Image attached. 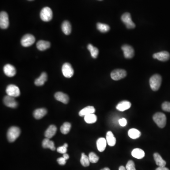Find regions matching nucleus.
I'll use <instances>...</instances> for the list:
<instances>
[{
	"label": "nucleus",
	"instance_id": "nucleus-1",
	"mask_svg": "<svg viewBox=\"0 0 170 170\" xmlns=\"http://www.w3.org/2000/svg\"><path fill=\"white\" fill-rule=\"evenodd\" d=\"M21 134V130L18 127L13 126L9 128L8 130L7 138L9 142H13L16 140Z\"/></svg>",
	"mask_w": 170,
	"mask_h": 170
},
{
	"label": "nucleus",
	"instance_id": "nucleus-2",
	"mask_svg": "<svg viewBox=\"0 0 170 170\" xmlns=\"http://www.w3.org/2000/svg\"><path fill=\"white\" fill-rule=\"evenodd\" d=\"M162 83V77L159 74L153 75L150 78L149 84L151 89L154 91H157L160 88Z\"/></svg>",
	"mask_w": 170,
	"mask_h": 170
},
{
	"label": "nucleus",
	"instance_id": "nucleus-3",
	"mask_svg": "<svg viewBox=\"0 0 170 170\" xmlns=\"http://www.w3.org/2000/svg\"><path fill=\"white\" fill-rule=\"evenodd\" d=\"M153 120L159 128H163L166 124V117L162 112H157L153 116Z\"/></svg>",
	"mask_w": 170,
	"mask_h": 170
},
{
	"label": "nucleus",
	"instance_id": "nucleus-4",
	"mask_svg": "<svg viewBox=\"0 0 170 170\" xmlns=\"http://www.w3.org/2000/svg\"><path fill=\"white\" fill-rule=\"evenodd\" d=\"M40 16L43 21H50L53 18V11L48 7H45L42 9Z\"/></svg>",
	"mask_w": 170,
	"mask_h": 170
},
{
	"label": "nucleus",
	"instance_id": "nucleus-5",
	"mask_svg": "<svg viewBox=\"0 0 170 170\" xmlns=\"http://www.w3.org/2000/svg\"><path fill=\"white\" fill-rule=\"evenodd\" d=\"M121 20L128 29H133L136 27L134 23L132 21L131 15L129 13H124L121 17Z\"/></svg>",
	"mask_w": 170,
	"mask_h": 170
},
{
	"label": "nucleus",
	"instance_id": "nucleus-6",
	"mask_svg": "<svg viewBox=\"0 0 170 170\" xmlns=\"http://www.w3.org/2000/svg\"><path fill=\"white\" fill-rule=\"evenodd\" d=\"M35 37L31 34H26L23 36L21 40V43L23 47H30L35 42Z\"/></svg>",
	"mask_w": 170,
	"mask_h": 170
},
{
	"label": "nucleus",
	"instance_id": "nucleus-7",
	"mask_svg": "<svg viewBox=\"0 0 170 170\" xmlns=\"http://www.w3.org/2000/svg\"><path fill=\"white\" fill-rule=\"evenodd\" d=\"M6 92L8 96L13 97H18L21 95L19 88L14 85H9L7 87Z\"/></svg>",
	"mask_w": 170,
	"mask_h": 170
},
{
	"label": "nucleus",
	"instance_id": "nucleus-8",
	"mask_svg": "<svg viewBox=\"0 0 170 170\" xmlns=\"http://www.w3.org/2000/svg\"><path fill=\"white\" fill-rule=\"evenodd\" d=\"M127 76L126 70L123 69H116L113 70L111 73V77L114 81H119L124 78Z\"/></svg>",
	"mask_w": 170,
	"mask_h": 170
},
{
	"label": "nucleus",
	"instance_id": "nucleus-9",
	"mask_svg": "<svg viewBox=\"0 0 170 170\" xmlns=\"http://www.w3.org/2000/svg\"><path fill=\"white\" fill-rule=\"evenodd\" d=\"M62 72L63 76L67 78H70L74 74V70L69 63H65L62 66Z\"/></svg>",
	"mask_w": 170,
	"mask_h": 170
},
{
	"label": "nucleus",
	"instance_id": "nucleus-10",
	"mask_svg": "<svg viewBox=\"0 0 170 170\" xmlns=\"http://www.w3.org/2000/svg\"><path fill=\"white\" fill-rule=\"evenodd\" d=\"M9 26V20L7 13L2 11L0 14V27L2 29H6Z\"/></svg>",
	"mask_w": 170,
	"mask_h": 170
},
{
	"label": "nucleus",
	"instance_id": "nucleus-11",
	"mask_svg": "<svg viewBox=\"0 0 170 170\" xmlns=\"http://www.w3.org/2000/svg\"><path fill=\"white\" fill-rule=\"evenodd\" d=\"M124 56L126 59H131L134 56V50L132 47L128 44H124L122 47Z\"/></svg>",
	"mask_w": 170,
	"mask_h": 170
},
{
	"label": "nucleus",
	"instance_id": "nucleus-12",
	"mask_svg": "<svg viewBox=\"0 0 170 170\" xmlns=\"http://www.w3.org/2000/svg\"><path fill=\"white\" fill-rule=\"evenodd\" d=\"M3 103L6 106L12 108H15L18 106V103L16 101L15 97L10 96H5L3 98Z\"/></svg>",
	"mask_w": 170,
	"mask_h": 170
},
{
	"label": "nucleus",
	"instance_id": "nucleus-13",
	"mask_svg": "<svg viewBox=\"0 0 170 170\" xmlns=\"http://www.w3.org/2000/svg\"><path fill=\"white\" fill-rule=\"evenodd\" d=\"M153 57L154 59H157L159 61L165 62L170 59V55L168 52L162 51L154 54L153 55Z\"/></svg>",
	"mask_w": 170,
	"mask_h": 170
},
{
	"label": "nucleus",
	"instance_id": "nucleus-14",
	"mask_svg": "<svg viewBox=\"0 0 170 170\" xmlns=\"http://www.w3.org/2000/svg\"><path fill=\"white\" fill-rule=\"evenodd\" d=\"M3 71L7 76L12 77L16 74V70L13 65L10 64H6L3 67Z\"/></svg>",
	"mask_w": 170,
	"mask_h": 170
},
{
	"label": "nucleus",
	"instance_id": "nucleus-15",
	"mask_svg": "<svg viewBox=\"0 0 170 170\" xmlns=\"http://www.w3.org/2000/svg\"><path fill=\"white\" fill-rule=\"evenodd\" d=\"M55 97L57 101H60L64 104H67L69 101V97L68 95L62 92H57L55 95Z\"/></svg>",
	"mask_w": 170,
	"mask_h": 170
},
{
	"label": "nucleus",
	"instance_id": "nucleus-16",
	"mask_svg": "<svg viewBox=\"0 0 170 170\" xmlns=\"http://www.w3.org/2000/svg\"><path fill=\"white\" fill-rule=\"evenodd\" d=\"M131 106V104L129 101H123L117 105L116 109L120 111H123L130 109Z\"/></svg>",
	"mask_w": 170,
	"mask_h": 170
},
{
	"label": "nucleus",
	"instance_id": "nucleus-17",
	"mask_svg": "<svg viewBox=\"0 0 170 170\" xmlns=\"http://www.w3.org/2000/svg\"><path fill=\"white\" fill-rule=\"evenodd\" d=\"M57 131V128L54 125H51L47 129L44 133V136L46 138H53Z\"/></svg>",
	"mask_w": 170,
	"mask_h": 170
},
{
	"label": "nucleus",
	"instance_id": "nucleus-18",
	"mask_svg": "<svg viewBox=\"0 0 170 170\" xmlns=\"http://www.w3.org/2000/svg\"><path fill=\"white\" fill-rule=\"evenodd\" d=\"M47 109L45 108H39L35 110L33 112V115L35 118L39 120L42 118L45 115H47Z\"/></svg>",
	"mask_w": 170,
	"mask_h": 170
},
{
	"label": "nucleus",
	"instance_id": "nucleus-19",
	"mask_svg": "<svg viewBox=\"0 0 170 170\" xmlns=\"http://www.w3.org/2000/svg\"><path fill=\"white\" fill-rule=\"evenodd\" d=\"M106 141L109 146H113L115 145L116 139L111 131H108L106 133Z\"/></svg>",
	"mask_w": 170,
	"mask_h": 170
},
{
	"label": "nucleus",
	"instance_id": "nucleus-20",
	"mask_svg": "<svg viewBox=\"0 0 170 170\" xmlns=\"http://www.w3.org/2000/svg\"><path fill=\"white\" fill-rule=\"evenodd\" d=\"M96 110L93 106H88L82 109L79 112V115L81 117L85 116L91 113H95Z\"/></svg>",
	"mask_w": 170,
	"mask_h": 170
},
{
	"label": "nucleus",
	"instance_id": "nucleus-21",
	"mask_svg": "<svg viewBox=\"0 0 170 170\" xmlns=\"http://www.w3.org/2000/svg\"><path fill=\"white\" fill-rule=\"evenodd\" d=\"M47 80V75L43 72L41 74L40 76L36 78L35 81V84L37 86H41L44 85V83Z\"/></svg>",
	"mask_w": 170,
	"mask_h": 170
},
{
	"label": "nucleus",
	"instance_id": "nucleus-22",
	"mask_svg": "<svg viewBox=\"0 0 170 170\" xmlns=\"http://www.w3.org/2000/svg\"><path fill=\"white\" fill-rule=\"evenodd\" d=\"M107 144L106 139L104 138H101L98 139L96 141V145L98 151L101 152H103L106 148Z\"/></svg>",
	"mask_w": 170,
	"mask_h": 170
},
{
	"label": "nucleus",
	"instance_id": "nucleus-23",
	"mask_svg": "<svg viewBox=\"0 0 170 170\" xmlns=\"http://www.w3.org/2000/svg\"><path fill=\"white\" fill-rule=\"evenodd\" d=\"M42 146L44 149H49L53 151L55 150V143L53 141L50 140L49 138H46L43 139L42 142Z\"/></svg>",
	"mask_w": 170,
	"mask_h": 170
},
{
	"label": "nucleus",
	"instance_id": "nucleus-24",
	"mask_svg": "<svg viewBox=\"0 0 170 170\" xmlns=\"http://www.w3.org/2000/svg\"><path fill=\"white\" fill-rule=\"evenodd\" d=\"M154 157L157 165L159 167H165L166 164V162L162 158L161 156L158 153H155L154 154Z\"/></svg>",
	"mask_w": 170,
	"mask_h": 170
},
{
	"label": "nucleus",
	"instance_id": "nucleus-25",
	"mask_svg": "<svg viewBox=\"0 0 170 170\" xmlns=\"http://www.w3.org/2000/svg\"><path fill=\"white\" fill-rule=\"evenodd\" d=\"M50 46V43L46 41L40 40L36 43V47L40 51H44L47 49Z\"/></svg>",
	"mask_w": 170,
	"mask_h": 170
},
{
	"label": "nucleus",
	"instance_id": "nucleus-26",
	"mask_svg": "<svg viewBox=\"0 0 170 170\" xmlns=\"http://www.w3.org/2000/svg\"><path fill=\"white\" fill-rule=\"evenodd\" d=\"M62 29L65 35H70L71 31V27L70 23L68 21H64L62 24Z\"/></svg>",
	"mask_w": 170,
	"mask_h": 170
},
{
	"label": "nucleus",
	"instance_id": "nucleus-27",
	"mask_svg": "<svg viewBox=\"0 0 170 170\" xmlns=\"http://www.w3.org/2000/svg\"><path fill=\"white\" fill-rule=\"evenodd\" d=\"M132 157L138 159L143 158L145 157L144 151L140 149H135L131 152Z\"/></svg>",
	"mask_w": 170,
	"mask_h": 170
},
{
	"label": "nucleus",
	"instance_id": "nucleus-28",
	"mask_svg": "<svg viewBox=\"0 0 170 170\" xmlns=\"http://www.w3.org/2000/svg\"><path fill=\"white\" fill-rule=\"evenodd\" d=\"M141 132L136 129H131L128 131V135L132 139L139 138L141 136Z\"/></svg>",
	"mask_w": 170,
	"mask_h": 170
},
{
	"label": "nucleus",
	"instance_id": "nucleus-29",
	"mask_svg": "<svg viewBox=\"0 0 170 170\" xmlns=\"http://www.w3.org/2000/svg\"><path fill=\"white\" fill-rule=\"evenodd\" d=\"M88 49L89 51L91 56L93 58L96 59V58H97V56H98V54H99V50H98L97 48L94 47L91 44H89L88 45Z\"/></svg>",
	"mask_w": 170,
	"mask_h": 170
},
{
	"label": "nucleus",
	"instance_id": "nucleus-30",
	"mask_svg": "<svg viewBox=\"0 0 170 170\" xmlns=\"http://www.w3.org/2000/svg\"><path fill=\"white\" fill-rule=\"evenodd\" d=\"M97 119V116L94 113H91L84 116L85 121L87 123H94L96 122Z\"/></svg>",
	"mask_w": 170,
	"mask_h": 170
},
{
	"label": "nucleus",
	"instance_id": "nucleus-31",
	"mask_svg": "<svg viewBox=\"0 0 170 170\" xmlns=\"http://www.w3.org/2000/svg\"><path fill=\"white\" fill-rule=\"evenodd\" d=\"M97 29L102 33H106L108 32L110 29L109 26L107 24H103L101 23H98L96 25Z\"/></svg>",
	"mask_w": 170,
	"mask_h": 170
},
{
	"label": "nucleus",
	"instance_id": "nucleus-32",
	"mask_svg": "<svg viewBox=\"0 0 170 170\" xmlns=\"http://www.w3.org/2000/svg\"><path fill=\"white\" fill-rule=\"evenodd\" d=\"M70 128H71V124L70 123L66 122L61 126L60 130L62 134H67L70 131Z\"/></svg>",
	"mask_w": 170,
	"mask_h": 170
},
{
	"label": "nucleus",
	"instance_id": "nucleus-33",
	"mask_svg": "<svg viewBox=\"0 0 170 170\" xmlns=\"http://www.w3.org/2000/svg\"><path fill=\"white\" fill-rule=\"evenodd\" d=\"M81 163L82 165L84 167H88L90 165L89 159V157L85 155L84 153H82L81 155Z\"/></svg>",
	"mask_w": 170,
	"mask_h": 170
},
{
	"label": "nucleus",
	"instance_id": "nucleus-34",
	"mask_svg": "<svg viewBox=\"0 0 170 170\" xmlns=\"http://www.w3.org/2000/svg\"><path fill=\"white\" fill-rule=\"evenodd\" d=\"M89 159L90 163H96L99 160V157L94 152L90 153L89 154Z\"/></svg>",
	"mask_w": 170,
	"mask_h": 170
},
{
	"label": "nucleus",
	"instance_id": "nucleus-35",
	"mask_svg": "<svg viewBox=\"0 0 170 170\" xmlns=\"http://www.w3.org/2000/svg\"><path fill=\"white\" fill-rule=\"evenodd\" d=\"M68 146V144L67 143H65L64 145H62V146L58 147L57 151L58 153H61V154H65V153H66V152H67Z\"/></svg>",
	"mask_w": 170,
	"mask_h": 170
},
{
	"label": "nucleus",
	"instance_id": "nucleus-36",
	"mask_svg": "<svg viewBox=\"0 0 170 170\" xmlns=\"http://www.w3.org/2000/svg\"><path fill=\"white\" fill-rule=\"evenodd\" d=\"M126 170H136L135 168V164L132 160H130L126 164Z\"/></svg>",
	"mask_w": 170,
	"mask_h": 170
},
{
	"label": "nucleus",
	"instance_id": "nucleus-37",
	"mask_svg": "<svg viewBox=\"0 0 170 170\" xmlns=\"http://www.w3.org/2000/svg\"><path fill=\"white\" fill-rule=\"evenodd\" d=\"M162 108L164 111L170 112V102H164L162 104Z\"/></svg>",
	"mask_w": 170,
	"mask_h": 170
},
{
	"label": "nucleus",
	"instance_id": "nucleus-38",
	"mask_svg": "<svg viewBox=\"0 0 170 170\" xmlns=\"http://www.w3.org/2000/svg\"><path fill=\"white\" fill-rule=\"evenodd\" d=\"M119 123L121 126L124 127L127 125V121L126 119L123 118L119 120Z\"/></svg>",
	"mask_w": 170,
	"mask_h": 170
},
{
	"label": "nucleus",
	"instance_id": "nucleus-39",
	"mask_svg": "<svg viewBox=\"0 0 170 170\" xmlns=\"http://www.w3.org/2000/svg\"><path fill=\"white\" fill-rule=\"evenodd\" d=\"M57 162H58V164H60V165H65L66 163V160L64 158L62 157H60L58 158L57 159Z\"/></svg>",
	"mask_w": 170,
	"mask_h": 170
},
{
	"label": "nucleus",
	"instance_id": "nucleus-40",
	"mask_svg": "<svg viewBox=\"0 0 170 170\" xmlns=\"http://www.w3.org/2000/svg\"><path fill=\"white\" fill-rule=\"evenodd\" d=\"M156 170H169V169L165 167H159Z\"/></svg>",
	"mask_w": 170,
	"mask_h": 170
},
{
	"label": "nucleus",
	"instance_id": "nucleus-41",
	"mask_svg": "<svg viewBox=\"0 0 170 170\" xmlns=\"http://www.w3.org/2000/svg\"><path fill=\"white\" fill-rule=\"evenodd\" d=\"M63 157L66 159V160H68V159L69 158V156L68 154L65 153L63 154Z\"/></svg>",
	"mask_w": 170,
	"mask_h": 170
},
{
	"label": "nucleus",
	"instance_id": "nucleus-42",
	"mask_svg": "<svg viewBox=\"0 0 170 170\" xmlns=\"http://www.w3.org/2000/svg\"><path fill=\"white\" fill-rule=\"evenodd\" d=\"M119 170H126V168L124 167L123 166H121L120 167H119Z\"/></svg>",
	"mask_w": 170,
	"mask_h": 170
},
{
	"label": "nucleus",
	"instance_id": "nucleus-43",
	"mask_svg": "<svg viewBox=\"0 0 170 170\" xmlns=\"http://www.w3.org/2000/svg\"><path fill=\"white\" fill-rule=\"evenodd\" d=\"M101 170H110V169L109 168H107V167H105V168L101 169Z\"/></svg>",
	"mask_w": 170,
	"mask_h": 170
},
{
	"label": "nucleus",
	"instance_id": "nucleus-44",
	"mask_svg": "<svg viewBox=\"0 0 170 170\" xmlns=\"http://www.w3.org/2000/svg\"><path fill=\"white\" fill-rule=\"evenodd\" d=\"M29 1H32V0H29Z\"/></svg>",
	"mask_w": 170,
	"mask_h": 170
},
{
	"label": "nucleus",
	"instance_id": "nucleus-45",
	"mask_svg": "<svg viewBox=\"0 0 170 170\" xmlns=\"http://www.w3.org/2000/svg\"><path fill=\"white\" fill-rule=\"evenodd\" d=\"M99 1H102V0H99Z\"/></svg>",
	"mask_w": 170,
	"mask_h": 170
}]
</instances>
